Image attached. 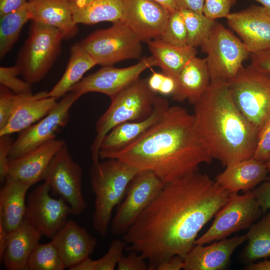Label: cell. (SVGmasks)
Masks as SVG:
<instances>
[{
  "label": "cell",
  "mask_w": 270,
  "mask_h": 270,
  "mask_svg": "<svg viewBox=\"0 0 270 270\" xmlns=\"http://www.w3.org/2000/svg\"><path fill=\"white\" fill-rule=\"evenodd\" d=\"M230 194L198 171L166 184L123 235L126 250L147 260L148 270L175 255L184 258Z\"/></svg>",
  "instance_id": "1"
},
{
  "label": "cell",
  "mask_w": 270,
  "mask_h": 270,
  "mask_svg": "<svg viewBox=\"0 0 270 270\" xmlns=\"http://www.w3.org/2000/svg\"><path fill=\"white\" fill-rule=\"evenodd\" d=\"M116 158L154 172L165 184L198 171L212 158L196 128L193 114L170 106L162 118L128 146L100 158Z\"/></svg>",
  "instance_id": "2"
},
{
  "label": "cell",
  "mask_w": 270,
  "mask_h": 270,
  "mask_svg": "<svg viewBox=\"0 0 270 270\" xmlns=\"http://www.w3.org/2000/svg\"><path fill=\"white\" fill-rule=\"evenodd\" d=\"M194 105L196 130L212 159L227 166L252 158L260 131L236 106L229 84L210 82Z\"/></svg>",
  "instance_id": "3"
},
{
  "label": "cell",
  "mask_w": 270,
  "mask_h": 270,
  "mask_svg": "<svg viewBox=\"0 0 270 270\" xmlns=\"http://www.w3.org/2000/svg\"><path fill=\"white\" fill-rule=\"evenodd\" d=\"M140 171L116 158L92 162L90 178L95 195L93 227L102 236L107 235L114 208L122 202L129 183Z\"/></svg>",
  "instance_id": "4"
},
{
  "label": "cell",
  "mask_w": 270,
  "mask_h": 270,
  "mask_svg": "<svg viewBox=\"0 0 270 270\" xmlns=\"http://www.w3.org/2000/svg\"><path fill=\"white\" fill-rule=\"evenodd\" d=\"M156 97L146 79L138 78L111 100L110 106L96 122V136L90 147L92 162H99L101 143L110 131L121 124L148 117L153 112Z\"/></svg>",
  "instance_id": "5"
},
{
  "label": "cell",
  "mask_w": 270,
  "mask_h": 270,
  "mask_svg": "<svg viewBox=\"0 0 270 270\" xmlns=\"http://www.w3.org/2000/svg\"><path fill=\"white\" fill-rule=\"evenodd\" d=\"M229 86L238 108L260 132L270 122V74L243 66Z\"/></svg>",
  "instance_id": "6"
},
{
  "label": "cell",
  "mask_w": 270,
  "mask_h": 270,
  "mask_svg": "<svg viewBox=\"0 0 270 270\" xmlns=\"http://www.w3.org/2000/svg\"><path fill=\"white\" fill-rule=\"evenodd\" d=\"M200 48L202 52L206 54L210 82L230 84L250 55L240 39L216 21Z\"/></svg>",
  "instance_id": "7"
},
{
  "label": "cell",
  "mask_w": 270,
  "mask_h": 270,
  "mask_svg": "<svg viewBox=\"0 0 270 270\" xmlns=\"http://www.w3.org/2000/svg\"><path fill=\"white\" fill-rule=\"evenodd\" d=\"M64 38L56 28L33 21L16 64L26 81L36 83L46 76L60 52Z\"/></svg>",
  "instance_id": "8"
},
{
  "label": "cell",
  "mask_w": 270,
  "mask_h": 270,
  "mask_svg": "<svg viewBox=\"0 0 270 270\" xmlns=\"http://www.w3.org/2000/svg\"><path fill=\"white\" fill-rule=\"evenodd\" d=\"M142 42L122 20L112 26L98 30L80 42L97 64L111 66L124 60L138 59Z\"/></svg>",
  "instance_id": "9"
},
{
  "label": "cell",
  "mask_w": 270,
  "mask_h": 270,
  "mask_svg": "<svg viewBox=\"0 0 270 270\" xmlns=\"http://www.w3.org/2000/svg\"><path fill=\"white\" fill-rule=\"evenodd\" d=\"M262 214L253 191L242 195L230 193L226 203L215 215L212 226L196 239L194 245H204L224 239L234 232L249 228Z\"/></svg>",
  "instance_id": "10"
},
{
  "label": "cell",
  "mask_w": 270,
  "mask_h": 270,
  "mask_svg": "<svg viewBox=\"0 0 270 270\" xmlns=\"http://www.w3.org/2000/svg\"><path fill=\"white\" fill-rule=\"evenodd\" d=\"M82 170L72 158L66 144L52 159L42 180L53 194L69 204L72 214H80L87 208L82 192Z\"/></svg>",
  "instance_id": "11"
},
{
  "label": "cell",
  "mask_w": 270,
  "mask_h": 270,
  "mask_svg": "<svg viewBox=\"0 0 270 270\" xmlns=\"http://www.w3.org/2000/svg\"><path fill=\"white\" fill-rule=\"evenodd\" d=\"M165 184L154 172L140 171L129 183L126 195L119 204L111 222L112 233L124 235Z\"/></svg>",
  "instance_id": "12"
},
{
  "label": "cell",
  "mask_w": 270,
  "mask_h": 270,
  "mask_svg": "<svg viewBox=\"0 0 270 270\" xmlns=\"http://www.w3.org/2000/svg\"><path fill=\"white\" fill-rule=\"evenodd\" d=\"M81 96L78 92L70 91L57 102L55 107L46 116L20 132L12 144L9 160L22 156L55 139L56 134L68 123L70 110Z\"/></svg>",
  "instance_id": "13"
},
{
  "label": "cell",
  "mask_w": 270,
  "mask_h": 270,
  "mask_svg": "<svg viewBox=\"0 0 270 270\" xmlns=\"http://www.w3.org/2000/svg\"><path fill=\"white\" fill-rule=\"evenodd\" d=\"M50 192V187L45 182L31 192L28 198L24 220L42 236L52 238L72 214L64 198H54Z\"/></svg>",
  "instance_id": "14"
},
{
  "label": "cell",
  "mask_w": 270,
  "mask_h": 270,
  "mask_svg": "<svg viewBox=\"0 0 270 270\" xmlns=\"http://www.w3.org/2000/svg\"><path fill=\"white\" fill-rule=\"evenodd\" d=\"M154 66L152 56L144 57L131 66L117 68L104 66L97 72L82 78L70 91L83 94L97 92L109 96L111 100L139 78L145 70Z\"/></svg>",
  "instance_id": "15"
},
{
  "label": "cell",
  "mask_w": 270,
  "mask_h": 270,
  "mask_svg": "<svg viewBox=\"0 0 270 270\" xmlns=\"http://www.w3.org/2000/svg\"><path fill=\"white\" fill-rule=\"evenodd\" d=\"M170 12L154 0H122L121 20L142 42L160 38Z\"/></svg>",
  "instance_id": "16"
},
{
  "label": "cell",
  "mask_w": 270,
  "mask_h": 270,
  "mask_svg": "<svg viewBox=\"0 0 270 270\" xmlns=\"http://www.w3.org/2000/svg\"><path fill=\"white\" fill-rule=\"evenodd\" d=\"M226 18L250 54L270 50V16L262 6L230 13Z\"/></svg>",
  "instance_id": "17"
},
{
  "label": "cell",
  "mask_w": 270,
  "mask_h": 270,
  "mask_svg": "<svg viewBox=\"0 0 270 270\" xmlns=\"http://www.w3.org/2000/svg\"><path fill=\"white\" fill-rule=\"evenodd\" d=\"M66 143L54 139L26 154L10 160L6 178L28 182L32 186L42 180L53 158Z\"/></svg>",
  "instance_id": "18"
},
{
  "label": "cell",
  "mask_w": 270,
  "mask_h": 270,
  "mask_svg": "<svg viewBox=\"0 0 270 270\" xmlns=\"http://www.w3.org/2000/svg\"><path fill=\"white\" fill-rule=\"evenodd\" d=\"M170 108L168 101L156 96L152 113L146 118L128 122L114 128L104 138L99 156L120 150L128 146L156 124Z\"/></svg>",
  "instance_id": "19"
},
{
  "label": "cell",
  "mask_w": 270,
  "mask_h": 270,
  "mask_svg": "<svg viewBox=\"0 0 270 270\" xmlns=\"http://www.w3.org/2000/svg\"><path fill=\"white\" fill-rule=\"evenodd\" d=\"M52 242L69 270L89 257L96 246V240L87 230L72 220H67Z\"/></svg>",
  "instance_id": "20"
},
{
  "label": "cell",
  "mask_w": 270,
  "mask_h": 270,
  "mask_svg": "<svg viewBox=\"0 0 270 270\" xmlns=\"http://www.w3.org/2000/svg\"><path fill=\"white\" fill-rule=\"evenodd\" d=\"M246 240V234L222 239L208 246L196 244L184 258V270H224L229 266L234 250Z\"/></svg>",
  "instance_id": "21"
},
{
  "label": "cell",
  "mask_w": 270,
  "mask_h": 270,
  "mask_svg": "<svg viewBox=\"0 0 270 270\" xmlns=\"http://www.w3.org/2000/svg\"><path fill=\"white\" fill-rule=\"evenodd\" d=\"M268 178L266 164L252 158L226 166L214 180L230 193H238L250 191Z\"/></svg>",
  "instance_id": "22"
},
{
  "label": "cell",
  "mask_w": 270,
  "mask_h": 270,
  "mask_svg": "<svg viewBox=\"0 0 270 270\" xmlns=\"http://www.w3.org/2000/svg\"><path fill=\"white\" fill-rule=\"evenodd\" d=\"M42 234L25 220L9 232L6 246L1 261L6 270H26L30 258Z\"/></svg>",
  "instance_id": "23"
},
{
  "label": "cell",
  "mask_w": 270,
  "mask_h": 270,
  "mask_svg": "<svg viewBox=\"0 0 270 270\" xmlns=\"http://www.w3.org/2000/svg\"><path fill=\"white\" fill-rule=\"evenodd\" d=\"M48 94L46 91L28 94L18 105L6 126L0 130V136L20 132L49 114L58 102L57 99L48 96Z\"/></svg>",
  "instance_id": "24"
},
{
  "label": "cell",
  "mask_w": 270,
  "mask_h": 270,
  "mask_svg": "<svg viewBox=\"0 0 270 270\" xmlns=\"http://www.w3.org/2000/svg\"><path fill=\"white\" fill-rule=\"evenodd\" d=\"M30 20L58 30L65 39L77 33L69 0H29L28 2Z\"/></svg>",
  "instance_id": "25"
},
{
  "label": "cell",
  "mask_w": 270,
  "mask_h": 270,
  "mask_svg": "<svg viewBox=\"0 0 270 270\" xmlns=\"http://www.w3.org/2000/svg\"><path fill=\"white\" fill-rule=\"evenodd\" d=\"M210 83L206 58L196 56L190 59L176 77V88L172 96L174 100H188L194 104L202 96Z\"/></svg>",
  "instance_id": "26"
},
{
  "label": "cell",
  "mask_w": 270,
  "mask_h": 270,
  "mask_svg": "<svg viewBox=\"0 0 270 270\" xmlns=\"http://www.w3.org/2000/svg\"><path fill=\"white\" fill-rule=\"evenodd\" d=\"M32 185L23 181L6 178L0 190V224L8 232L23 222L26 210V196Z\"/></svg>",
  "instance_id": "27"
},
{
  "label": "cell",
  "mask_w": 270,
  "mask_h": 270,
  "mask_svg": "<svg viewBox=\"0 0 270 270\" xmlns=\"http://www.w3.org/2000/svg\"><path fill=\"white\" fill-rule=\"evenodd\" d=\"M73 20L78 24L112 23L122 18V0H69Z\"/></svg>",
  "instance_id": "28"
},
{
  "label": "cell",
  "mask_w": 270,
  "mask_h": 270,
  "mask_svg": "<svg viewBox=\"0 0 270 270\" xmlns=\"http://www.w3.org/2000/svg\"><path fill=\"white\" fill-rule=\"evenodd\" d=\"M147 43L154 66H158L163 73L176 78L186 64L197 54L196 48L189 45H174L160 38Z\"/></svg>",
  "instance_id": "29"
},
{
  "label": "cell",
  "mask_w": 270,
  "mask_h": 270,
  "mask_svg": "<svg viewBox=\"0 0 270 270\" xmlns=\"http://www.w3.org/2000/svg\"><path fill=\"white\" fill-rule=\"evenodd\" d=\"M97 64L96 61L79 43L70 49V60L60 79L48 92V96L58 99L70 92L84 74Z\"/></svg>",
  "instance_id": "30"
},
{
  "label": "cell",
  "mask_w": 270,
  "mask_h": 270,
  "mask_svg": "<svg viewBox=\"0 0 270 270\" xmlns=\"http://www.w3.org/2000/svg\"><path fill=\"white\" fill-rule=\"evenodd\" d=\"M246 234L248 243L241 256L244 262L248 264L270 257V213L253 224Z\"/></svg>",
  "instance_id": "31"
},
{
  "label": "cell",
  "mask_w": 270,
  "mask_h": 270,
  "mask_svg": "<svg viewBox=\"0 0 270 270\" xmlns=\"http://www.w3.org/2000/svg\"><path fill=\"white\" fill-rule=\"evenodd\" d=\"M30 20L27 2L17 10L0 16V58H2L19 38L24 24Z\"/></svg>",
  "instance_id": "32"
},
{
  "label": "cell",
  "mask_w": 270,
  "mask_h": 270,
  "mask_svg": "<svg viewBox=\"0 0 270 270\" xmlns=\"http://www.w3.org/2000/svg\"><path fill=\"white\" fill-rule=\"evenodd\" d=\"M179 10L187 30L188 45L196 48L200 47L208 37L216 20L203 14L188 10Z\"/></svg>",
  "instance_id": "33"
},
{
  "label": "cell",
  "mask_w": 270,
  "mask_h": 270,
  "mask_svg": "<svg viewBox=\"0 0 270 270\" xmlns=\"http://www.w3.org/2000/svg\"><path fill=\"white\" fill-rule=\"evenodd\" d=\"M65 268L58 251L52 241L37 246L26 266V270H63Z\"/></svg>",
  "instance_id": "34"
},
{
  "label": "cell",
  "mask_w": 270,
  "mask_h": 270,
  "mask_svg": "<svg viewBox=\"0 0 270 270\" xmlns=\"http://www.w3.org/2000/svg\"><path fill=\"white\" fill-rule=\"evenodd\" d=\"M126 244L124 240H114L107 252L102 258L97 260H92L88 257L71 270H114L122 256Z\"/></svg>",
  "instance_id": "35"
},
{
  "label": "cell",
  "mask_w": 270,
  "mask_h": 270,
  "mask_svg": "<svg viewBox=\"0 0 270 270\" xmlns=\"http://www.w3.org/2000/svg\"><path fill=\"white\" fill-rule=\"evenodd\" d=\"M160 38L176 46L188 45L186 28L178 10L170 12L165 28Z\"/></svg>",
  "instance_id": "36"
},
{
  "label": "cell",
  "mask_w": 270,
  "mask_h": 270,
  "mask_svg": "<svg viewBox=\"0 0 270 270\" xmlns=\"http://www.w3.org/2000/svg\"><path fill=\"white\" fill-rule=\"evenodd\" d=\"M21 74L20 68L14 66H0V84L16 94L32 93V86L27 81L18 78Z\"/></svg>",
  "instance_id": "37"
},
{
  "label": "cell",
  "mask_w": 270,
  "mask_h": 270,
  "mask_svg": "<svg viewBox=\"0 0 270 270\" xmlns=\"http://www.w3.org/2000/svg\"><path fill=\"white\" fill-rule=\"evenodd\" d=\"M30 94H16L0 86V130L6 126L18 105Z\"/></svg>",
  "instance_id": "38"
},
{
  "label": "cell",
  "mask_w": 270,
  "mask_h": 270,
  "mask_svg": "<svg viewBox=\"0 0 270 270\" xmlns=\"http://www.w3.org/2000/svg\"><path fill=\"white\" fill-rule=\"evenodd\" d=\"M236 2V0H204L203 14L214 20L226 18Z\"/></svg>",
  "instance_id": "39"
},
{
  "label": "cell",
  "mask_w": 270,
  "mask_h": 270,
  "mask_svg": "<svg viewBox=\"0 0 270 270\" xmlns=\"http://www.w3.org/2000/svg\"><path fill=\"white\" fill-rule=\"evenodd\" d=\"M252 158L264 164L270 160V122L260 132Z\"/></svg>",
  "instance_id": "40"
},
{
  "label": "cell",
  "mask_w": 270,
  "mask_h": 270,
  "mask_svg": "<svg viewBox=\"0 0 270 270\" xmlns=\"http://www.w3.org/2000/svg\"><path fill=\"white\" fill-rule=\"evenodd\" d=\"M118 270H148L146 259L135 252H129L126 256H122L118 261Z\"/></svg>",
  "instance_id": "41"
},
{
  "label": "cell",
  "mask_w": 270,
  "mask_h": 270,
  "mask_svg": "<svg viewBox=\"0 0 270 270\" xmlns=\"http://www.w3.org/2000/svg\"><path fill=\"white\" fill-rule=\"evenodd\" d=\"M10 135L0 136V180L4 184L8 175L9 152L13 142Z\"/></svg>",
  "instance_id": "42"
},
{
  "label": "cell",
  "mask_w": 270,
  "mask_h": 270,
  "mask_svg": "<svg viewBox=\"0 0 270 270\" xmlns=\"http://www.w3.org/2000/svg\"><path fill=\"white\" fill-rule=\"evenodd\" d=\"M252 191L262 214H264L267 210L270 209V180L262 183Z\"/></svg>",
  "instance_id": "43"
},
{
  "label": "cell",
  "mask_w": 270,
  "mask_h": 270,
  "mask_svg": "<svg viewBox=\"0 0 270 270\" xmlns=\"http://www.w3.org/2000/svg\"><path fill=\"white\" fill-rule=\"evenodd\" d=\"M250 56L251 64L270 74V50Z\"/></svg>",
  "instance_id": "44"
},
{
  "label": "cell",
  "mask_w": 270,
  "mask_h": 270,
  "mask_svg": "<svg viewBox=\"0 0 270 270\" xmlns=\"http://www.w3.org/2000/svg\"><path fill=\"white\" fill-rule=\"evenodd\" d=\"M176 10H188L203 14L204 0H174Z\"/></svg>",
  "instance_id": "45"
},
{
  "label": "cell",
  "mask_w": 270,
  "mask_h": 270,
  "mask_svg": "<svg viewBox=\"0 0 270 270\" xmlns=\"http://www.w3.org/2000/svg\"><path fill=\"white\" fill-rule=\"evenodd\" d=\"M26 0H0V16L17 10L25 4Z\"/></svg>",
  "instance_id": "46"
},
{
  "label": "cell",
  "mask_w": 270,
  "mask_h": 270,
  "mask_svg": "<svg viewBox=\"0 0 270 270\" xmlns=\"http://www.w3.org/2000/svg\"><path fill=\"white\" fill-rule=\"evenodd\" d=\"M184 258L175 255L168 260L161 263L157 268V270H180L184 268Z\"/></svg>",
  "instance_id": "47"
},
{
  "label": "cell",
  "mask_w": 270,
  "mask_h": 270,
  "mask_svg": "<svg viewBox=\"0 0 270 270\" xmlns=\"http://www.w3.org/2000/svg\"><path fill=\"white\" fill-rule=\"evenodd\" d=\"M165 74L164 78L158 93L164 96H172L176 88V78Z\"/></svg>",
  "instance_id": "48"
},
{
  "label": "cell",
  "mask_w": 270,
  "mask_h": 270,
  "mask_svg": "<svg viewBox=\"0 0 270 270\" xmlns=\"http://www.w3.org/2000/svg\"><path fill=\"white\" fill-rule=\"evenodd\" d=\"M165 74L154 72L146 79L149 88L156 94L158 93L165 77Z\"/></svg>",
  "instance_id": "49"
},
{
  "label": "cell",
  "mask_w": 270,
  "mask_h": 270,
  "mask_svg": "<svg viewBox=\"0 0 270 270\" xmlns=\"http://www.w3.org/2000/svg\"><path fill=\"white\" fill-rule=\"evenodd\" d=\"M246 270H270V260L265 259L262 262L258 263H252L244 267Z\"/></svg>",
  "instance_id": "50"
},
{
  "label": "cell",
  "mask_w": 270,
  "mask_h": 270,
  "mask_svg": "<svg viewBox=\"0 0 270 270\" xmlns=\"http://www.w3.org/2000/svg\"><path fill=\"white\" fill-rule=\"evenodd\" d=\"M8 232L0 224V260H2L6 250Z\"/></svg>",
  "instance_id": "51"
},
{
  "label": "cell",
  "mask_w": 270,
  "mask_h": 270,
  "mask_svg": "<svg viewBox=\"0 0 270 270\" xmlns=\"http://www.w3.org/2000/svg\"><path fill=\"white\" fill-rule=\"evenodd\" d=\"M158 4H160L170 12L176 10L174 0H154Z\"/></svg>",
  "instance_id": "52"
},
{
  "label": "cell",
  "mask_w": 270,
  "mask_h": 270,
  "mask_svg": "<svg viewBox=\"0 0 270 270\" xmlns=\"http://www.w3.org/2000/svg\"><path fill=\"white\" fill-rule=\"evenodd\" d=\"M262 4L268 14L270 16V0H253Z\"/></svg>",
  "instance_id": "53"
},
{
  "label": "cell",
  "mask_w": 270,
  "mask_h": 270,
  "mask_svg": "<svg viewBox=\"0 0 270 270\" xmlns=\"http://www.w3.org/2000/svg\"><path fill=\"white\" fill-rule=\"evenodd\" d=\"M268 171V180H270V160L266 164Z\"/></svg>",
  "instance_id": "54"
}]
</instances>
